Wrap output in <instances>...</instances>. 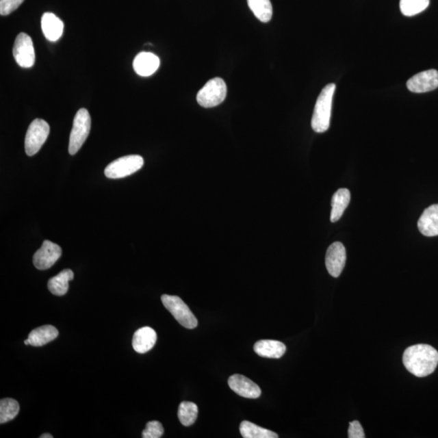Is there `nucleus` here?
<instances>
[{
  "label": "nucleus",
  "instance_id": "bb28decb",
  "mask_svg": "<svg viewBox=\"0 0 438 438\" xmlns=\"http://www.w3.org/2000/svg\"><path fill=\"white\" fill-rule=\"evenodd\" d=\"M24 0H0V14L8 16L17 10Z\"/></svg>",
  "mask_w": 438,
  "mask_h": 438
},
{
  "label": "nucleus",
  "instance_id": "9d476101",
  "mask_svg": "<svg viewBox=\"0 0 438 438\" xmlns=\"http://www.w3.org/2000/svg\"><path fill=\"white\" fill-rule=\"evenodd\" d=\"M407 87L411 92L416 94L435 90L438 87V71L429 69L415 74L407 81Z\"/></svg>",
  "mask_w": 438,
  "mask_h": 438
},
{
  "label": "nucleus",
  "instance_id": "6e6552de",
  "mask_svg": "<svg viewBox=\"0 0 438 438\" xmlns=\"http://www.w3.org/2000/svg\"><path fill=\"white\" fill-rule=\"evenodd\" d=\"M13 56L21 68H32L35 63V51L32 38L28 34L21 33L16 37L13 47Z\"/></svg>",
  "mask_w": 438,
  "mask_h": 438
},
{
  "label": "nucleus",
  "instance_id": "4be33fe9",
  "mask_svg": "<svg viewBox=\"0 0 438 438\" xmlns=\"http://www.w3.org/2000/svg\"><path fill=\"white\" fill-rule=\"evenodd\" d=\"M241 435L244 438H278L277 433L244 420L240 426Z\"/></svg>",
  "mask_w": 438,
  "mask_h": 438
},
{
  "label": "nucleus",
  "instance_id": "c85d7f7f",
  "mask_svg": "<svg viewBox=\"0 0 438 438\" xmlns=\"http://www.w3.org/2000/svg\"><path fill=\"white\" fill-rule=\"evenodd\" d=\"M53 436L50 435V433H44V435L40 436V438H52Z\"/></svg>",
  "mask_w": 438,
  "mask_h": 438
},
{
  "label": "nucleus",
  "instance_id": "dca6fc26",
  "mask_svg": "<svg viewBox=\"0 0 438 438\" xmlns=\"http://www.w3.org/2000/svg\"><path fill=\"white\" fill-rule=\"evenodd\" d=\"M42 29L47 40L58 41L64 32V23L53 13L46 12L42 16Z\"/></svg>",
  "mask_w": 438,
  "mask_h": 438
},
{
  "label": "nucleus",
  "instance_id": "c756f323",
  "mask_svg": "<svg viewBox=\"0 0 438 438\" xmlns=\"http://www.w3.org/2000/svg\"><path fill=\"white\" fill-rule=\"evenodd\" d=\"M25 345H30V344H29V339H26V340H25Z\"/></svg>",
  "mask_w": 438,
  "mask_h": 438
},
{
  "label": "nucleus",
  "instance_id": "f03ea898",
  "mask_svg": "<svg viewBox=\"0 0 438 438\" xmlns=\"http://www.w3.org/2000/svg\"><path fill=\"white\" fill-rule=\"evenodd\" d=\"M336 86L334 83L323 88L315 105L311 125L318 133H325L330 128L333 97Z\"/></svg>",
  "mask_w": 438,
  "mask_h": 438
},
{
  "label": "nucleus",
  "instance_id": "6ab92c4d",
  "mask_svg": "<svg viewBox=\"0 0 438 438\" xmlns=\"http://www.w3.org/2000/svg\"><path fill=\"white\" fill-rule=\"evenodd\" d=\"M350 201V192L348 188H340L332 197V210L331 221L335 222L343 216L345 209H347Z\"/></svg>",
  "mask_w": 438,
  "mask_h": 438
},
{
  "label": "nucleus",
  "instance_id": "f3484780",
  "mask_svg": "<svg viewBox=\"0 0 438 438\" xmlns=\"http://www.w3.org/2000/svg\"><path fill=\"white\" fill-rule=\"evenodd\" d=\"M254 352L265 358L279 359L286 352V346L276 340H260L254 345Z\"/></svg>",
  "mask_w": 438,
  "mask_h": 438
},
{
  "label": "nucleus",
  "instance_id": "0eeeda50",
  "mask_svg": "<svg viewBox=\"0 0 438 438\" xmlns=\"http://www.w3.org/2000/svg\"><path fill=\"white\" fill-rule=\"evenodd\" d=\"M144 159L140 155H128L120 157L110 164L105 169V175L109 179H121L129 177L142 169Z\"/></svg>",
  "mask_w": 438,
  "mask_h": 438
},
{
  "label": "nucleus",
  "instance_id": "ddd939ff",
  "mask_svg": "<svg viewBox=\"0 0 438 438\" xmlns=\"http://www.w3.org/2000/svg\"><path fill=\"white\" fill-rule=\"evenodd\" d=\"M160 66L159 57L151 52H141L133 61L135 72L141 77H150L155 73Z\"/></svg>",
  "mask_w": 438,
  "mask_h": 438
},
{
  "label": "nucleus",
  "instance_id": "7ed1b4c3",
  "mask_svg": "<svg viewBox=\"0 0 438 438\" xmlns=\"http://www.w3.org/2000/svg\"><path fill=\"white\" fill-rule=\"evenodd\" d=\"M91 128V118L85 108L79 110L73 120V129L69 138L68 151L74 155L80 151L85 143Z\"/></svg>",
  "mask_w": 438,
  "mask_h": 438
},
{
  "label": "nucleus",
  "instance_id": "423d86ee",
  "mask_svg": "<svg viewBox=\"0 0 438 438\" xmlns=\"http://www.w3.org/2000/svg\"><path fill=\"white\" fill-rule=\"evenodd\" d=\"M50 133V126L45 120H34L30 124L25 140L26 155L34 156L41 150Z\"/></svg>",
  "mask_w": 438,
  "mask_h": 438
},
{
  "label": "nucleus",
  "instance_id": "a878e982",
  "mask_svg": "<svg viewBox=\"0 0 438 438\" xmlns=\"http://www.w3.org/2000/svg\"><path fill=\"white\" fill-rule=\"evenodd\" d=\"M164 428L162 424L156 420L148 422L142 432L143 438H160L164 435Z\"/></svg>",
  "mask_w": 438,
  "mask_h": 438
},
{
  "label": "nucleus",
  "instance_id": "aec40b11",
  "mask_svg": "<svg viewBox=\"0 0 438 438\" xmlns=\"http://www.w3.org/2000/svg\"><path fill=\"white\" fill-rule=\"evenodd\" d=\"M73 279L74 274L73 270L69 269L64 270L48 281V289L55 296H64L68 291L69 282Z\"/></svg>",
  "mask_w": 438,
  "mask_h": 438
},
{
  "label": "nucleus",
  "instance_id": "b1692460",
  "mask_svg": "<svg viewBox=\"0 0 438 438\" xmlns=\"http://www.w3.org/2000/svg\"><path fill=\"white\" fill-rule=\"evenodd\" d=\"M20 406L12 398H3L0 401V424L11 422L18 414Z\"/></svg>",
  "mask_w": 438,
  "mask_h": 438
},
{
  "label": "nucleus",
  "instance_id": "393cba45",
  "mask_svg": "<svg viewBox=\"0 0 438 438\" xmlns=\"http://www.w3.org/2000/svg\"><path fill=\"white\" fill-rule=\"evenodd\" d=\"M400 10L406 16H413L429 6V0H400Z\"/></svg>",
  "mask_w": 438,
  "mask_h": 438
},
{
  "label": "nucleus",
  "instance_id": "f8f14e48",
  "mask_svg": "<svg viewBox=\"0 0 438 438\" xmlns=\"http://www.w3.org/2000/svg\"><path fill=\"white\" fill-rule=\"evenodd\" d=\"M230 388L241 397L247 398H259L261 391L259 387L253 381L243 375L235 374L229 380Z\"/></svg>",
  "mask_w": 438,
  "mask_h": 438
},
{
  "label": "nucleus",
  "instance_id": "9b49d317",
  "mask_svg": "<svg viewBox=\"0 0 438 438\" xmlns=\"http://www.w3.org/2000/svg\"><path fill=\"white\" fill-rule=\"evenodd\" d=\"M347 254L344 245L340 242L333 243L328 248L326 256V266L328 274L332 277L338 278L343 271Z\"/></svg>",
  "mask_w": 438,
  "mask_h": 438
},
{
  "label": "nucleus",
  "instance_id": "a211bd4d",
  "mask_svg": "<svg viewBox=\"0 0 438 438\" xmlns=\"http://www.w3.org/2000/svg\"><path fill=\"white\" fill-rule=\"evenodd\" d=\"M58 335L59 331L55 326L46 325L34 328L29 333L28 339L34 347H41L55 340Z\"/></svg>",
  "mask_w": 438,
  "mask_h": 438
},
{
  "label": "nucleus",
  "instance_id": "5701e85b",
  "mask_svg": "<svg viewBox=\"0 0 438 438\" xmlns=\"http://www.w3.org/2000/svg\"><path fill=\"white\" fill-rule=\"evenodd\" d=\"M198 415V407L192 402H182L179 407L178 417L183 426H191Z\"/></svg>",
  "mask_w": 438,
  "mask_h": 438
},
{
  "label": "nucleus",
  "instance_id": "f257e3e1",
  "mask_svg": "<svg viewBox=\"0 0 438 438\" xmlns=\"http://www.w3.org/2000/svg\"><path fill=\"white\" fill-rule=\"evenodd\" d=\"M402 361L406 369L418 378H424L435 371L438 352L432 346L417 344L407 348Z\"/></svg>",
  "mask_w": 438,
  "mask_h": 438
},
{
  "label": "nucleus",
  "instance_id": "1a4fd4ad",
  "mask_svg": "<svg viewBox=\"0 0 438 438\" xmlns=\"http://www.w3.org/2000/svg\"><path fill=\"white\" fill-rule=\"evenodd\" d=\"M62 255V249L50 240H45L42 247L34 253V265L38 270H45L51 268Z\"/></svg>",
  "mask_w": 438,
  "mask_h": 438
},
{
  "label": "nucleus",
  "instance_id": "cd10ccee",
  "mask_svg": "<svg viewBox=\"0 0 438 438\" xmlns=\"http://www.w3.org/2000/svg\"><path fill=\"white\" fill-rule=\"evenodd\" d=\"M348 437L349 438H365V433H363V429L361 426L360 422H357V420H355V422L350 423L349 428H348Z\"/></svg>",
  "mask_w": 438,
  "mask_h": 438
},
{
  "label": "nucleus",
  "instance_id": "20e7f679",
  "mask_svg": "<svg viewBox=\"0 0 438 438\" xmlns=\"http://www.w3.org/2000/svg\"><path fill=\"white\" fill-rule=\"evenodd\" d=\"M227 85L220 77L209 80L196 95L200 106L210 108L218 106L227 97Z\"/></svg>",
  "mask_w": 438,
  "mask_h": 438
},
{
  "label": "nucleus",
  "instance_id": "412c9836",
  "mask_svg": "<svg viewBox=\"0 0 438 438\" xmlns=\"http://www.w3.org/2000/svg\"><path fill=\"white\" fill-rule=\"evenodd\" d=\"M248 5L257 18L267 23L273 16V8L270 0H247Z\"/></svg>",
  "mask_w": 438,
  "mask_h": 438
},
{
  "label": "nucleus",
  "instance_id": "39448f33",
  "mask_svg": "<svg viewBox=\"0 0 438 438\" xmlns=\"http://www.w3.org/2000/svg\"><path fill=\"white\" fill-rule=\"evenodd\" d=\"M161 300L165 308L172 314V316L182 326L190 328V330L197 326V324H198L197 319L181 298L164 295L162 296Z\"/></svg>",
  "mask_w": 438,
  "mask_h": 438
},
{
  "label": "nucleus",
  "instance_id": "4468645a",
  "mask_svg": "<svg viewBox=\"0 0 438 438\" xmlns=\"http://www.w3.org/2000/svg\"><path fill=\"white\" fill-rule=\"evenodd\" d=\"M418 229L428 237L438 235V204L424 209L418 221Z\"/></svg>",
  "mask_w": 438,
  "mask_h": 438
},
{
  "label": "nucleus",
  "instance_id": "2eb2a0df",
  "mask_svg": "<svg viewBox=\"0 0 438 438\" xmlns=\"http://www.w3.org/2000/svg\"><path fill=\"white\" fill-rule=\"evenodd\" d=\"M157 334L153 328L144 326L135 332L133 338V348L141 354L151 350L156 344Z\"/></svg>",
  "mask_w": 438,
  "mask_h": 438
}]
</instances>
